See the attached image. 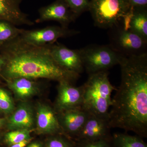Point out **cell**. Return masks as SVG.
Here are the masks:
<instances>
[{
    "instance_id": "obj_24",
    "label": "cell",
    "mask_w": 147,
    "mask_h": 147,
    "mask_svg": "<svg viewBox=\"0 0 147 147\" xmlns=\"http://www.w3.org/2000/svg\"><path fill=\"white\" fill-rule=\"evenodd\" d=\"M47 147H71L70 144L60 138H55L50 140Z\"/></svg>"
},
{
    "instance_id": "obj_20",
    "label": "cell",
    "mask_w": 147,
    "mask_h": 147,
    "mask_svg": "<svg viewBox=\"0 0 147 147\" xmlns=\"http://www.w3.org/2000/svg\"><path fill=\"white\" fill-rule=\"evenodd\" d=\"M72 13L76 17L89 10L90 0H65Z\"/></svg>"
},
{
    "instance_id": "obj_18",
    "label": "cell",
    "mask_w": 147,
    "mask_h": 147,
    "mask_svg": "<svg viewBox=\"0 0 147 147\" xmlns=\"http://www.w3.org/2000/svg\"><path fill=\"white\" fill-rule=\"evenodd\" d=\"M141 137L131 136L124 133H115L111 139L114 147H147Z\"/></svg>"
},
{
    "instance_id": "obj_6",
    "label": "cell",
    "mask_w": 147,
    "mask_h": 147,
    "mask_svg": "<svg viewBox=\"0 0 147 147\" xmlns=\"http://www.w3.org/2000/svg\"><path fill=\"white\" fill-rule=\"evenodd\" d=\"M110 45L123 57L138 56L147 53V41L122 24L110 29Z\"/></svg>"
},
{
    "instance_id": "obj_21",
    "label": "cell",
    "mask_w": 147,
    "mask_h": 147,
    "mask_svg": "<svg viewBox=\"0 0 147 147\" xmlns=\"http://www.w3.org/2000/svg\"><path fill=\"white\" fill-rule=\"evenodd\" d=\"M29 139H30V137L29 129H17L8 132L5 135L6 140L11 145Z\"/></svg>"
},
{
    "instance_id": "obj_13",
    "label": "cell",
    "mask_w": 147,
    "mask_h": 147,
    "mask_svg": "<svg viewBox=\"0 0 147 147\" xmlns=\"http://www.w3.org/2000/svg\"><path fill=\"white\" fill-rule=\"evenodd\" d=\"M22 0H0V20L9 22L15 26H32L34 23L21 9Z\"/></svg>"
},
{
    "instance_id": "obj_25",
    "label": "cell",
    "mask_w": 147,
    "mask_h": 147,
    "mask_svg": "<svg viewBox=\"0 0 147 147\" xmlns=\"http://www.w3.org/2000/svg\"><path fill=\"white\" fill-rule=\"evenodd\" d=\"M131 7H147V0H127Z\"/></svg>"
},
{
    "instance_id": "obj_16",
    "label": "cell",
    "mask_w": 147,
    "mask_h": 147,
    "mask_svg": "<svg viewBox=\"0 0 147 147\" xmlns=\"http://www.w3.org/2000/svg\"><path fill=\"white\" fill-rule=\"evenodd\" d=\"M34 119L31 108L27 104L20 105L9 118L8 127L11 129H30L34 124Z\"/></svg>"
},
{
    "instance_id": "obj_9",
    "label": "cell",
    "mask_w": 147,
    "mask_h": 147,
    "mask_svg": "<svg viewBox=\"0 0 147 147\" xmlns=\"http://www.w3.org/2000/svg\"><path fill=\"white\" fill-rule=\"evenodd\" d=\"M38 17L36 23L56 21L61 26L68 28L69 25L77 18L70 10L65 0H55L52 3L38 9Z\"/></svg>"
},
{
    "instance_id": "obj_2",
    "label": "cell",
    "mask_w": 147,
    "mask_h": 147,
    "mask_svg": "<svg viewBox=\"0 0 147 147\" xmlns=\"http://www.w3.org/2000/svg\"><path fill=\"white\" fill-rule=\"evenodd\" d=\"M0 47L1 55L4 60L2 69L7 81L23 77L67 81L71 84L80 75L59 65L50 53L49 45H32L19 36Z\"/></svg>"
},
{
    "instance_id": "obj_12",
    "label": "cell",
    "mask_w": 147,
    "mask_h": 147,
    "mask_svg": "<svg viewBox=\"0 0 147 147\" xmlns=\"http://www.w3.org/2000/svg\"><path fill=\"white\" fill-rule=\"evenodd\" d=\"M90 114L82 107L57 113L62 129L76 136L81 131Z\"/></svg>"
},
{
    "instance_id": "obj_8",
    "label": "cell",
    "mask_w": 147,
    "mask_h": 147,
    "mask_svg": "<svg viewBox=\"0 0 147 147\" xmlns=\"http://www.w3.org/2000/svg\"><path fill=\"white\" fill-rule=\"evenodd\" d=\"M50 53L55 61L62 68L80 75L84 70L80 50H71L63 45H49Z\"/></svg>"
},
{
    "instance_id": "obj_27",
    "label": "cell",
    "mask_w": 147,
    "mask_h": 147,
    "mask_svg": "<svg viewBox=\"0 0 147 147\" xmlns=\"http://www.w3.org/2000/svg\"><path fill=\"white\" fill-rule=\"evenodd\" d=\"M4 64V60L3 58L2 57L1 55H0V71L1 70Z\"/></svg>"
},
{
    "instance_id": "obj_19",
    "label": "cell",
    "mask_w": 147,
    "mask_h": 147,
    "mask_svg": "<svg viewBox=\"0 0 147 147\" xmlns=\"http://www.w3.org/2000/svg\"><path fill=\"white\" fill-rule=\"evenodd\" d=\"M23 30L7 21L0 20V47L20 36Z\"/></svg>"
},
{
    "instance_id": "obj_23",
    "label": "cell",
    "mask_w": 147,
    "mask_h": 147,
    "mask_svg": "<svg viewBox=\"0 0 147 147\" xmlns=\"http://www.w3.org/2000/svg\"><path fill=\"white\" fill-rule=\"evenodd\" d=\"M111 140H102L80 142L79 147H112Z\"/></svg>"
},
{
    "instance_id": "obj_29",
    "label": "cell",
    "mask_w": 147,
    "mask_h": 147,
    "mask_svg": "<svg viewBox=\"0 0 147 147\" xmlns=\"http://www.w3.org/2000/svg\"><path fill=\"white\" fill-rule=\"evenodd\" d=\"M5 120L3 119H0V127L3 124Z\"/></svg>"
},
{
    "instance_id": "obj_28",
    "label": "cell",
    "mask_w": 147,
    "mask_h": 147,
    "mask_svg": "<svg viewBox=\"0 0 147 147\" xmlns=\"http://www.w3.org/2000/svg\"><path fill=\"white\" fill-rule=\"evenodd\" d=\"M28 147H40V145L38 143H34L29 145Z\"/></svg>"
},
{
    "instance_id": "obj_3",
    "label": "cell",
    "mask_w": 147,
    "mask_h": 147,
    "mask_svg": "<svg viewBox=\"0 0 147 147\" xmlns=\"http://www.w3.org/2000/svg\"><path fill=\"white\" fill-rule=\"evenodd\" d=\"M108 74V71L90 74L82 86V108L90 114L108 120L112 104L111 95L117 89L109 81Z\"/></svg>"
},
{
    "instance_id": "obj_22",
    "label": "cell",
    "mask_w": 147,
    "mask_h": 147,
    "mask_svg": "<svg viewBox=\"0 0 147 147\" xmlns=\"http://www.w3.org/2000/svg\"><path fill=\"white\" fill-rule=\"evenodd\" d=\"M14 104L10 96L6 91L0 88V110L8 114L12 112Z\"/></svg>"
},
{
    "instance_id": "obj_15",
    "label": "cell",
    "mask_w": 147,
    "mask_h": 147,
    "mask_svg": "<svg viewBox=\"0 0 147 147\" xmlns=\"http://www.w3.org/2000/svg\"><path fill=\"white\" fill-rule=\"evenodd\" d=\"M124 28L139 35L147 41V7H132L124 18Z\"/></svg>"
},
{
    "instance_id": "obj_14",
    "label": "cell",
    "mask_w": 147,
    "mask_h": 147,
    "mask_svg": "<svg viewBox=\"0 0 147 147\" xmlns=\"http://www.w3.org/2000/svg\"><path fill=\"white\" fill-rule=\"evenodd\" d=\"M36 124L40 132L55 133L62 130L57 113L51 107L40 104L37 109Z\"/></svg>"
},
{
    "instance_id": "obj_5",
    "label": "cell",
    "mask_w": 147,
    "mask_h": 147,
    "mask_svg": "<svg viewBox=\"0 0 147 147\" xmlns=\"http://www.w3.org/2000/svg\"><path fill=\"white\" fill-rule=\"evenodd\" d=\"M79 50L84 69L88 75L108 71L119 65L123 57L110 45H90Z\"/></svg>"
},
{
    "instance_id": "obj_4",
    "label": "cell",
    "mask_w": 147,
    "mask_h": 147,
    "mask_svg": "<svg viewBox=\"0 0 147 147\" xmlns=\"http://www.w3.org/2000/svg\"><path fill=\"white\" fill-rule=\"evenodd\" d=\"M131 8L127 0H90L88 11L96 26L110 29L121 24Z\"/></svg>"
},
{
    "instance_id": "obj_1",
    "label": "cell",
    "mask_w": 147,
    "mask_h": 147,
    "mask_svg": "<svg viewBox=\"0 0 147 147\" xmlns=\"http://www.w3.org/2000/svg\"><path fill=\"white\" fill-rule=\"evenodd\" d=\"M120 85L112 99L108 121L111 128L147 135V53L123 57Z\"/></svg>"
},
{
    "instance_id": "obj_7",
    "label": "cell",
    "mask_w": 147,
    "mask_h": 147,
    "mask_svg": "<svg viewBox=\"0 0 147 147\" xmlns=\"http://www.w3.org/2000/svg\"><path fill=\"white\" fill-rule=\"evenodd\" d=\"M79 33L61 26H51L31 30L24 29L19 36L30 44L42 46L54 44L61 38L68 37Z\"/></svg>"
},
{
    "instance_id": "obj_10",
    "label": "cell",
    "mask_w": 147,
    "mask_h": 147,
    "mask_svg": "<svg viewBox=\"0 0 147 147\" xmlns=\"http://www.w3.org/2000/svg\"><path fill=\"white\" fill-rule=\"evenodd\" d=\"M55 107L57 113L82 107L83 103L82 86H74L67 81L59 82Z\"/></svg>"
},
{
    "instance_id": "obj_26",
    "label": "cell",
    "mask_w": 147,
    "mask_h": 147,
    "mask_svg": "<svg viewBox=\"0 0 147 147\" xmlns=\"http://www.w3.org/2000/svg\"><path fill=\"white\" fill-rule=\"evenodd\" d=\"M31 139H26L17 144L12 145L11 147H25L30 143Z\"/></svg>"
},
{
    "instance_id": "obj_11",
    "label": "cell",
    "mask_w": 147,
    "mask_h": 147,
    "mask_svg": "<svg viewBox=\"0 0 147 147\" xmlns=\"http://www.w3.org/2000/svg\"><path fill=\"white\" fill-rule=\"evenodd\" d=\"M110 128L108 120L90 114L77 136L79 142L111 140Z\"/></svg>"
},
{
    "instance_id": "obj_17",
    "label": "cell",
    "mask_w": 147,
    "mask_h": 147,
    "mask_svg": "<svg viewBox=\"0 0 147 147\" xmlns=\"http://www.w3.org/2000/svg\"><path fill=\"white\" fill-rule=\"evenodd\" d=\"M34 80L21 77L7 81L17 97L24 100L32 97L38 91V84Z\"/></svg>"
}]
</instances>
